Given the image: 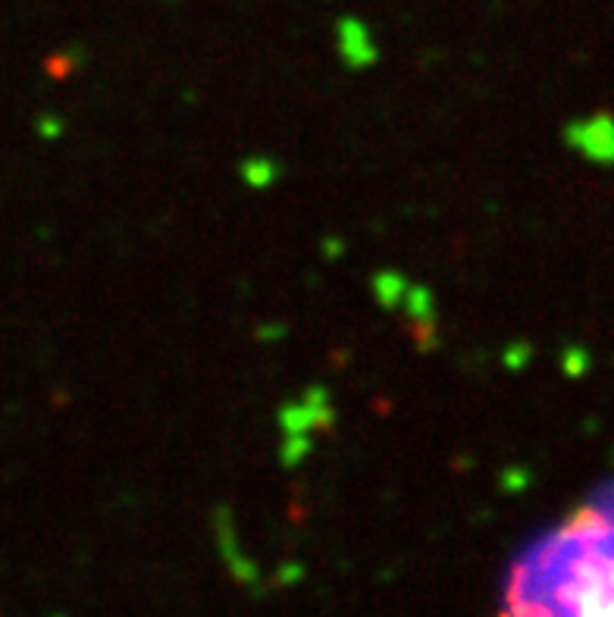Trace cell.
I'll use <instances>...</instances> for the list:
<instances>
[{
	"instance_id": "6da1fadb",
	"label": "cell",
	"mask_w": 614,
	"mask_h": 617,
	"mask_svg": "<svg viewBox=\"0 0 614 617\" xmlns=\"http://www.w3.org/2000/svg\"><path fill=\"white\" fill-rule=\"evenodd\" d=\"M508 617H614V498L533 545L514 567Z\"/></svg>"
}]
</instances>
